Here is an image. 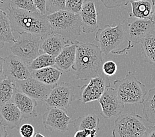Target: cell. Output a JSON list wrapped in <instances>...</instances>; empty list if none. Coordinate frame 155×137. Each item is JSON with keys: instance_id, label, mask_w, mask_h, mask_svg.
<instances>
[{"instance_id": "obj_1", "label": "cell", "mask_w": 155, "mask_h": 137, "mask_svg": "<svg viewBox=\"0 0 155 137\" xmlns=\"http://www.w3.org/2000/svg\"><path fill=\"white\" fill-rule=\"evenodd\" d=\"M76 57L73 69L77 79L90 80L102 75L104 64L103 54L100 47L94 43L76 40Z\"/></svg>"}, {"instance_id": "obj_2", "label": "cell", "mask_w": 155, "mask_h": 137, "mask_svg": "<svg viewBox=\"0 0 155 137\" xmlns=\"http://www.w3.org/2000/svg\"><path fill=\"white\" fill-rule=\"evenodd\" d=\"M8 15L13 32L18 34L28 32L39 37L51 32V28L46 15L11 7Z\"/></svg>"}, {"instance_id": "obj_3", "label": "cell", "mask_w": 155, "mask_h": 137, "mask_svg": "<svg viewBox=\"0 0 155 137\" xmlns=\"http://www.w3.org/2000/svg\"><path fill=\"white\" fill-rule=\"evenodd\" d=\"M95 41L98 42L103 55H107L110 53L124 54L127 52L124 46L126 43L129 45L122 24L115 27L106 24L99 28L96 32Z\"/></svg>"}, {"instance_id": "obj_4", "label": "cell", "mask_w": 155, "mask_h": 137, "mask_svg": "<svg viewBox=\"0 0 155 137\" xmlns=\"http://www.w3.org/2000/svg\"><path fill=\"white\" fill-rule=\"evenodd\" d=\"M51 31L63 36L71 42H75L82 31V22L80 14L61 10L48 15Z\"/></svg>"}, {"instance_id": "obj_5", "label": "cell", "mask_w": 155, "mask_h": 137, "mask_svg": "<svg viewBox=\"0 0 155 137\" xmlns=\"http://www.w3.org/2000/svg\"><path fill=\"white\" fill-rule=\"evenodd\" d=\"M118 98L125 104L142 103L145 98V85L137 79L135 73L127 72L122 79L114 80Z\"/></svg>"}, {"instance_id": "obj_6", "label": "cell", "mask_w": 155, "mask_h": 137, "mask_svg": "<svg viewBox=\"0 0 155 137\" xmlns=\"http://www.w3.org/2000/svg\"><path fill=\"white\" fill-rule=\"evenodd\" d=\"M147 127L141 116L135 113L120 115L114 122L112 136L114 137L144 136Z\"/></svg>"}, {"instance_id": "obj_7", "label": "cell", "mask_w": 155, "mask_h": 137, "mask_svg": "<svg viewBox=\"0 0 155 137\" xmlns=\"http://www.w3.org/2000/svg\"><path fill=\"white\" fill-rule=\"evenodd\" d=\"M41 37L28 32L19 34L13 45L10 47L12 54L20 57L28 65L40 54V44Z\"/></svg>"}, {"instance_id": "obj_8", "label": "cell", "mask_w": 155, "mask_h": 137, "mask_svg": "<svg viewBox=\"0 0 155 137\" xmlns=\"http://www.w3.org/2000/svg\"><path fill=\"white\" fill-rule=\"evenodd\" d=\"M122 24L130 49L135 45L141 44L154 25L150 19L138 18L131 14L130 18L124 21Z\"/></svg>"}, {"instance_id": "obj_9", "label": "cell", "mask_w": 155, "mask_h": 137, "mask_svg": "<svg viewBox=\"0 0 155 137\" xmlns=\"http://www.w3.org/2000/svg\"><path fill=\"white\" fill-rule=\"evenodd\" d=\"M75 87L68 83H60L54 85L45 102L47 107L66 109L75 100Z\"/></svg>"}, {"instance_id": "obj_10", "label": "cell", "mask_w": 155, "mask_h": 137, "mask_svg": "<svg viewBox=\"0 0 155 137\" xmlns=\"http://www.w3.org/2000/svg\"><path fill=\"white\" fill-rule=\"evenodd\" d=\"M14 83L18 90L40 101H45L54 86V85L44 84L32 77Z\"/></svg>"}, {"instance_id": "obj_11", "label": "cell", "mask_w": 155, "mask_h": 137, "mask_svg": "<svg viewBox=\"0 0 155 137\" xmlns=\"http://www.w3.org/2000/svg\"><path fill=\"white\" fill-rule=\"evenodd\" d=\"M98 102L102 109L101 114L106 119L119 116L125 106V103L118 98L116 88H112L111 84L106 88Z\"/></svg>"}, {"instance_id": "obj_12", "label": "cell", "mask_w": 155, "mask_h": 137, "mask_svg": "<svg viewBox=\"0 0 155 137\" xmlns=\"http://www.w3.org/2000/svg\"><path fill=\"white\" fill-rule=\"evenodd\" d=\"M44 127L50 131L65 132L69 129L71 123L70 117L65 109L58 107H47V112L43 115Z\"/></svg>"}, {"instance_id": "obj_13", "label": "cell", "mask_w": 155, "mask_h": 137, "mask_svg": "<svg viewBox=\"0 0 155 137\" xmlns=\"http://www.w3.org/2000/svg\"><path fill=\"white\" fill-rule=\"evenodd\" d=\"M3 76L13 82L32 77L28 65L13 54L5 59Z\"/></svg>"}, {"instance_id": "obj_14", "label": "cell", "mask_w": 155, "mask_h": 137, "mask_svg": "<svg viewBox=\"0 0 155 137\" xmlns=\"http://www.w3.org/2000/svg\"><path fill=\"white\" fill-rule=\"evenodd\" d=\"M110 84V80L102 75L90 79L89 83L81 88V99L83 103L98 100Z\"/></svg>"}, {"instance_id": "obj_15", "label": "cell", "mask_w": 155, "mask_h": 137, "mask_svg": "<svg viewBox=\"0 0 155 137\" xmlns=\"http://www.w3.org/2000/svg\"><path fill=\"white\" fill-rule=\"evenodd\" d=\"M71 42L58 33L51 31L41 38L40 54L45 53L56 57L66 45Z\"/></svg>"}, {"instance_id": "obj_16", "label": "cell", "mask_w": 155, "mask_h": 137, "mask_svg": "<svg viewBox=\"0 0 155 137\" xmlns=\"http://www.w3.org/2000/svg\"><path fill=\"white\" fill-rule=\"evenodd\" d=\"M11 102L20 109L24 119L36 117L38 116L36 107L37 106L36 99L32 98L23 92L15 88L13 97Z\"/></svg>"}, {"instance_id": "obj_17", "label": "cell", "mask_w": 155, "mask_h": 137, "mask_svg": "<svg viewBox=\"0 0 155 137\" xmlns=\"http://www.w3.org/2000/svg\"><path fill=\"white\" fill-rule=\"evenodd\" d=\"M24 119L20 109L12 102L0 106V119L2 123L10 129H17Z\"/></svg>"}, {"instance_id": "obj_18", "label": "cell", "mask_w": 155, "mask_h": 137, "mask_svg": "<svg viewBox=\"0 0 155 137\" xmlns=\"http://www.w3.org/2000/svg\"><path fill=\"white\" fill-rule=\"evenodd\" d=\"M79 14L82 22V31L84 33H91L97 30L98 14L93 0H88L84 3Z\"/></svg>"}, {"instance_id": "obj_19", "label": "cell", "mask_w": 155, "mask_h": 137, "mask_svg": "<svg viewBox=\"0 0 155 137\" xmlns=\"http://www.w3.org/2000/svg\"><path fill=\"white\" fill-rule=\"evenodd\" d=\"M76 41L66 45L55 59V65L62 71L69 72L74 65L76 57Z\"/></svg>"}, {"instance_id": "obj_20", "label": "cell", "mask_w": 155, "mask_h": 137, "mask_svg": "<svg viewBox=\"0 0 155 137\" xmlns=\"http://www.w3.org/2000/svg\"><path fill=\"white\" fill-rule=\"evenodd\" d=\"M63 71L55 66L36 69L31 71V76L44 84L55 85L58 83Z\"/></svg>"}, {"instance_id": "obj_21", "label": "cell", "mask_w": 155, "mask_h": 137, "mask_svg": "<svg viewBox=\"0 0 155 137\" xmlns=\"http://www.w3.org/2000/svg\"><path fill=\"white\" fill-rule=\"evenodd\" d=\"M132 15L141 19H150L153 13L155 0L131 1Z\"/></svg>"}, {"instance_id": "obj_22", "label": "cell", "mask_w": 155, "mask_h": 137, "mask_svg": "<svg viewBox=\"0 0 155 137\" xmlns=\"http://www.w3.org/2000/svg\"><path fill=\"white\" fill-rule=\"evenodd\" d=\"M140 45L146 60L155 65V24Z\"/></svg>"}, {"instance_id": "obj_23", "label": "cell", "mask_w": 155, "mask_h": 137, "mask_svg": "<svg viewBox=\"0 0 155 137\" xmlns=\"http://www.w3.org/2000/svg\"><path fill=\"white\" fill-rule=\"evenodd\" d=\"M16 41L13 34L9 15L0 9V42L12 43Z\"/></svg>"}, {"instance_id": "obj_24", "label": "cell", "mask_w": 155, "mask_h": 137, "mask_svg": "<svg viewBox=\"0 0 155 137\" xmlns=\"http://www.w3.org/2000/svg\"><path fill=\"white\" fill-rule=\"evenodd\" d=\"M75 131L83 129H99L100 119L94 113H90L77 118L72 122Z\"/></svg>"}, {"instance_id": "obj_25", "label": "cell", "mask_w": 155, "mask_h": 137, "mask_svg": "<svg viewBox=\"0 0 155 137\" xmlns=\"http://www.w3.org/2000/svg\"><path fill=\"white\" fill-rule=\"evenodd\" d=\"M142 103L144 118L149 123L155 124V86L149 90Z\"/></svg>"}, {"instance_id": "obj_26", "label": "cell", "mask_w": 155, "mask_h": 137, "mask_svg": "<svg viewBox=\"0 0 155 137\" xmlns=\"http://www.w3.org/2000/svg\"><path fill=\"white\" fill-rule=\"evenodd\" d=\"M15 88V83L7 78L0 80V106L11 102Z\"/></svg>"}, {"instance_id": "obj_27", "label": "cell", "mask_w": 155, "mask_h": 137, "mask_svg": "<svg viewBox=\"0 0 155 137\" xmlns=\"http://www.w3.org/2000/svg\"><path fill=\"white\" fill-rule=\"evenodd\" d=\"M56 57L45 53H41L28 64L31 71L33 70L54 66Z\"/></svg>"}, {"instance_id": "obj_28", "label": "cell", "mask_w": 155, "mask_h": 137, "mask_svg": "<svg viewBox=\"0 0 155 137\" xmlns=\"http://www.w3.org/2000/svg\"><path fill=\"white\" fill-rule=\"evenodd\" d=\"M11 7L30 11L39 12L33 0H11Z\"/></svg>"}, {"instance_id": "obj_29", "label": "cell", "mask_w": 155, "mask_h": 137, "mask_svg": "<svg viewBox=\"0 0 155 137\" xmlns=\"http://www.w3.org/2000/svg\"><path fill=\"white\" fill-rule=\"evenodd\" d=\"M66 0H46V15L65 9Z\"/></svg>"}, {"instance_id": "obj_30", "label": "cell", "mask_w": 155, "mask_h": 137, "mask_svg": "<svg viewBox=\"0 0 155 137\" xmlns=\"http://www.w3.org/2000/svg\"><path fill=\"white\" fill-rule=\"evenodd\" d=\"M88 0H66L65 9L73 13L79 14L83 5Z\"/></svg>"}, {"instance_id": "obj_31", "label": "cell", "mask_w": 155, "mask_h": 137, "mask_svg": "<svg viewBox=\"0 0 155 137\" xmlns=\"http://www.w3.org/2000/svg\"><path fill=\"white\" fill-rule=\"evenodd\" d=\"M117 71V65L113 61L104 62L102 65V72L105 75L112 77L115 75Z\"/></svg>"}, {"instance_id": "obj_32", "label": "cell", "mask_w": 155, "mask_h": 137, "mask_svg": "<svg viewBox=\"0 0 155 137\" xmlns=\"http://www.w3.org/2000/svg\"><path fill=\"white\" fill-rule=\"evenodd\" d=\"M102 3L107 9H113L122 5H127L131 0H101Z\"/></svg>"}, {"instance_id": "obj_33", "label": "cell", "mask_w": 155, "mask_h": 137, "mask_svg": "<svg viewBox=\"0 0 155 137\" xmlns=\"http://www.w3.org/2000/svg\"><path fill=\"white\" fill-rule=\"evenodd\" d=\"M19 133L23 137H33L35 134V128L31 124H23L19 128Z\"/></svg>"}, {"instance_id": "obj_34", "label": "cell", "mask_w": 155, "mask_h": 137, "mask_svg": "<svg viewBox=\"0 0 155 137\" xmlns=\"http://www.w3.org/2000/svg\"><path fill=\"white\" fill-rule=\"evenodd\" d=\"M33 2L38 11L42 15H46V0H33Z\"/></svg>"}, {"instance_id": "obj_35", "label": "cell", "mask_w": 155, "mask_h": 137, "mask_svg": "<svg viewBox=\"0 0 155 137\" xmlns=\"http://www.w3.org/2000/svg\"><path fill=\"white\" fill-rule=\"evenodd\" d=\"M11 8V0H0V9L4 11H9Z\"/></svg>"}, {"instance_id": "obj_36", "label": "cell", "mask_w": 155, "mask_h": 137, "mask_svg": "<svg viewBox=\"0 0 155 137\" xmlns=\"http://www.w3.org/2000/svg\"><path fill=\"white\" fill-rule=\"evenodd\" d=\"M145 137H155V125L149 126L147 128L146 132L144 135Z\"/></svg>"}, {"instance_id": "obj_37", "label": "cell", "mask_w": 155, "mask_h": 137, "mask_svg": "<svg viewBox=\"0 0 155 137\" xmlns=\"http://www.w3.org/2000/svg\"><path fill=\"white\" fill-rule=\"evenodd\" d=\"M4 64H5V59L3 58L0 55V80L4 78L3 76V73H4Z\"/></svg>"}, {"instance_id": "obj_38", "label": "cell", "mask_w": 155, "mask_h": 137, "mask_svg": "<svg viewBox=\"0 0 155 137\" xmlns=\"http://www.w3.org/2000/svg\"><path fill=\"white\" fill-rule=\"evenodd\" d=\"M6 126L0 122V137H6L8 136V133L6 129Z\"/></svg>"}, {"instance_id": "obj_39", "label": "cell", "mask_w": 155, "mask_h": 137, "mask_svg": "<svg viewBox=\"0 0 155 137\" xmlns=\"http://www.w3.org/2000/svg\"><path fill=\"white\" fill-rule=\"evenodd\" d=\"M150 19L151 20V21H152L154 24H155V4L154 5L153 13H152V15H151V17H150Z\"/></svg>"}, {"instance_id": "obj_40", "label": "cell", "mask_w": 155, "mask_h": 137, "mask_svg": "<svg viewBox=\"0 0 155 137\" xmlns=\"http://www.w3.org/2000/svg\"><path fill=\"white\" fill-rule=\"evenodd\" d=\"M33 137H44V135L41 134V133L40 132H37V133H35L34 136Z\"/></svg>"}, {"instance_id": "obj_41", "label": "cell", "mask_w": 155, "mask_h": 137, "mask_svg": "<svg viewBox=\"0 0 155 137\" xmlns=\"http://www.w3.org/2000/svg\"><path fill=\"white\" fill-rule=\"evenodd\" d=\"M4 43H2V42H0V50L1 49H2V48L3 47V46H4Z\"/></svg>"}, {"instance_id": "obj_42", "label": "cell", "mask_w": 155, "mask_h": 137, "mask_svg": "<svg viewBox=\"0 0 155 137\" xmlns=\"http://www.w3.org/2000/svg\"><path fill=\"white\" fill-rule=\"evenodd\" d=\"M131 1H139V0H131Z\"/></svg>"}, {"instance_id": "obj_43", "label": "cell", "mask_w": 155, "mask_h": 137, "mask_svg": "<svg viewBox=\"0 0 155 137\" xmlns=\"http://www.w3.org/2000/svg\"><path fill=\"white\" fill-rule=\"evenodd\" d=\"M0 122H1V119H0Z\"/></svg>"}]
</instances>
